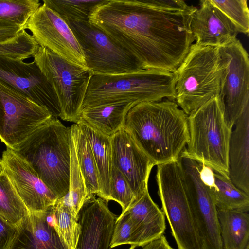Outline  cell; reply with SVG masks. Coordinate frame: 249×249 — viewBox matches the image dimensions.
Returning <instances> with one entry per match:
<instances>
[{
	"label": "cell",
	"instance_id": "1",
	"mask_svg": "<svg viewBox=\"0 0 249 249\" xmlns=\"http://www.w3.org/2000/svg\"><path fill=\"white\" fill-rule=\"evenodd\" d=\"M196 9L167 10L150 0H107L89 21L131 54L142 69L173 72L195 41L191 22Z\"/></svg>",
	"mask_w": 249,
	"mask_h": 249
},
{
	"label": "cell",
	"instance_id": "2",
	"mask_svg": "<svg viewBox=\"0 0 249 249\" xmlns=\"http://www.w3.org/2000/svg\"><path fill=\"white\" fill-rule=\"evenodd\" d=\"M124 129L155 165L178 160L189 139L188 115L169 99L135 105Z\"/></svg>",
	"mask_w": 249,
	"mask_h": 249
},
{
	"label": "cell",
	"instance_id": "3",
	"mask_svg": "<svg viewBox=\"0 0 249 249\" xmlns=\"http://www.w3.org/2000/svg\"><path fill=\"white\" fill-rule=\"evenodd\" d=\"M12 150V149H11ZM25 160L58 199L69 190V127L52 116L12 150Z\"/></svg>",
	"mask_w": 249,
	"mask_h": 249
},
{
	"label": "cell",
	"instance_id": "4",
	"mask_svg": "<svg viewBox=\"0 0 249 249\" xmlns=\"http://www.w3.org/2000/svg\"><path fill=\"white\" fill-rule=\"evenodd\" d=\"M175 83V72L141 70L113 74L92 73L83 108L124 101L174 100Z\"/></svg>",
	"mask_w": 249,
	"mask_h": 249
},
{
	"label": "cell",
	"instance_id": "5",
	"mask_svg": "<svg viewBox=\"0 0 249 249\" xmlns=\"http://www.w3.org/2000/svg\"><path fill=\"white\" fill-rule=\"evenodd\" d=\"M227 68L219 48L192 45L175 71L176 103L187 115L219 95Z\"/></svg>",
	"mask_w": 249,
	"mask_h": 249
},
{
	"label": "cell",
	"instance_id": "6",
	"mask_svg": "<svg viewBox=\"0 0 249 249\" xmlns=\"http://www.w3.org/2000/svg\"><path fill=\"white\" fill-rule=\"evenodd\" d=\"M189 139L180 157L229 177L228 151L232 128L227 124L219 95L188 115Z\"/></svg>",
	"mask_w": 249,
	"mask_h": 249
},
{
	"label": "cell",
	"instance_id": "7",
	"mask_svg": "<svg viewBox=\"0 0 249 249\" xmlns=\"http://www.w3.org/2000/svg\"><path fill=\"white\" fill-rule=\"evenodd\" d=\"M156 181L161 210L168 220L178 249H203L193 219L180 160L158 165Z\"/></svg>",
	"mask_w": 249,
	"mask_h": 249
},
{
	"label": "cell",
	"instance_id": "8",
	"mask_svg": "<svg viewBox=\"0 0 249 249\" xmlns=\"http://www.w3.org/2000/svg\"><path fill=\"white\" fill-rule=\"evenodd\" d=\"M33 60L52 86L61 111L60 118L77 124L92 73L40 46Z\"/></svg>",
	"mask_w": 249,
	"mask_h": 249
},
{
	"label": "cell",
	"instance_id": "9",
	"mask_svg": "<svg viewBox=\"0 0 249 249\" xmlns=\"http://www.w3.org/2000/svg\"><path fill=\"white\" fill-rule=\"evenodd\" d=\"M66 23L82 49L87 68L92 73L113 74L143 70L131 54L89 21Z\"/></svg>",
	"mask_w": 249,
	"mask_h": 249
},
{
	"label": "cell",
	"instance_id": "10",
	"mask_svg": "<svg viewBox=\"0 0 249 249\" xmlns=\"http://www.w3.org/2000/svg\"><path fill=\"white\" fill-rule=\"evenodd\" d=\"M45 107L0 80V140L12 150L52 117Z\"/></svg>",
	"mask_w": 249,
	"mask_h": 249
},
{
	"label": "cell",
	"instance_id": "11",
	"mask_svg": "<svg viewBox=\"0 0 249 249\" xmlns=\"http://www.w3.org/2000/svg\"><path fill=\"white\" fill-rule=\"evenodd\" d=\"M190 208L203 249H222L217 208L210 188L200 180V163L180 157Z\"/></svg>",
	"mask_w": 249,
	"mask_h": 249
},
{
	"label": "cell",
	"instance_id": "12",
	"mask_svg": "<svg viewBox=\"0 0 249 249\" xmlns=\"http://www.w3.org/2000/svg\"><path fill=\"white\" fill-rule=\"evenodd\" d=\"M227 68L219 96L225 120L231 128L242 113L249 108V59L248 53L237 38L219 47Z\"/></svg>",
	"mask_w": 249,
	"mask_h": 249
},
{
	"label": "cell",
	"instance_id": "13",
	"mask_svg": "<svg viewBox=\"0 0 249 249\" xmlns=\"http://www.w3.org/2000/svg\"><path fill=\"white\" fill-rule=\"evenodd\" d=\"M40 46L45 47L69 62L88 69L82 49L68 24L44 4L24 26Z\"/></svg>",
	"mask_w": 249,
	"mask_h": 249
},
{
	"label": "cell",
	"instance_id": "14",
	"mask_svg": "<svg viewBox=\"0 0 249 249\" xmlns=\"http://www.w3.org/2000/svg\"><path fill=\"white\" fill-rule=\"evenodd\" d=\"M0 80L46 108L52 116L60 118L61 111L55 92L34 60L25 62L0 55Z\"/></svg>",
	"mask_w": 249,
	"mask_h": 249
},
{
	"label": "cell",
	"instance_id": "15",
	"mask_svg": "<svg viewBox=\"0 0 249 249\" xmlns=\"http://www.w3.org/2000/svg\"><path fill=\"white\" fill-rule=\"evenodd\" d=\"M0 162L29 213L45 212L58 200L31 165L11 149L2 152Z\"/></svg>",
	"mask_w": 249,
	"mask_h": 249
},
{
	"label": "cell",
	"instance_id": "16",
	"mask_svg": "<svg viewBox=\"0 0 249 249\" xmlns=\"http://www.w3.org/2000/svg\"><path fill=\"white\" fill-rule=\"evenodd\" d=\"M110 140L113 165L124 176L137 200L148 188L149 176L155 165L124 128Z\"/></svg>",
	"mask_w": 249,
	"mask_h": 249
},
{
	"label": "cell",
	"instance_id": "17",
	"mask_svg": "<svg viewBox=\"0 0 249 249\" xmlns=\"http://www.w3.org/2000/svg\"><path fill=\"white\" fill-rule=\"evenodd\" d=\"M78 216L81 231L75 249H108L117 217L107 202L93 196L85 202Z\"/></svg>",
	"mask_w": 249,
	"mask_h": 249
},
{
	"label": "cell",
	"instance_id": "18",
	"mask_svg": "<svg viewBox=\"0 0 249 249\" xmlns=\"http://www.w3.org/2000/svg\"><path fill=\"white\" fill-rule=\"evenodd\" d=\"M191 29L196 44L221 47L236 39L238 31L234 24L210 0L200 1L194 12Z\"/></svg>",
	"mask_w": 249,
	"mask_h": 249
},
{
	"label": "cell",
	"instance_id": "19",
	"mask_svg": "<svg viewBox=\"0 0 249 249\" xmlns=\"http://www.w3.org/2000/svg\"><path fill=\"white\" fill-rule=\"evenodd\" d=\"M51 207L43 212L29 213L21 220L10 249H67L53 226Z\"/></svg>",
	"mask_w": 249,
	"mask_h": 249
},
{
	"label": "cell",
	"instance_id": "20",
	"mask_svg": "<svg viewBox=\"0 0 249 249\" xmlns=\"http://www.w3.org/2000/svg\"><path fill=\"white\" fill-rule=\"evenodd\" d=\"M126 212L130 217L133 227L131 246L142 247L164 235L165 216L151 198L148 188Z\"/></svg>",
	"mask_w": 249,
	"mask_h": 249
},
{
	"label": "cell",
	"instance_id": "21",
	"mask_svg": "<svg viewBox=\"0 0 249 249\" xmlns=\"http://www.w3.org/2000/svg\"><path fill=\"white\" fill-rule=\"evenodd\" d=\"M233 127L228 151L229 177L238 189L249 195V108Z\"/></svg>",
	"mask_w": 249,
	"mask_h": 249
},
{
	"label": "cell",
	"instance_id": "22",
	"mask_svg": "<svg viewBox=\"0 0 249 249\" xmlns=\"http://www.w3.org/2000/svg\"><path fill=\"white\" fill-rule=\"evenodd\" d=\"M137 104L132 101H124L84 108L80 120L111 137L124 128L128 112Z\"/></svg>",
	"mask_w": 249,
	"mask_h": 249
},
{
	"label": "cell",
	"instance_id": "23",
	"mask_svg": "<svg viewBox=\"0 0 249 249\" xmlns=\"http://www.w3.org/2000/svg\"><path fill=\"white\" fill-rule=\"evenodd\" d=\"M90 144L99 179L98 196L108 202L113 166L110 137L107 136L80 120L77 123Z\"/></svg>",
	"mask_w": 249,
	"mask_h": 249
},
{
	"label": "cell",
	"instance_id": "24",
	"mask_svg": "<svg viewBox=\"0 0 249 249\" xmlns=\"http://www.w3.org/2000/svg\"><path fill=\"white\" fill-rule=\"evenodd\" d=\"M222 249H246L249 247L248 212L217 209Z\"/></svg>",
	"mask_w": 249,
	"mask_h": 249
},
{
	"label": "cell",
	"instance_id": "25",
	"mask_svg": "<svg viewBox=\"0 0 249 249\" xmlns=\"http://www.w3.org/2000/svg\"><path fill=\"white\" fill-rule=\"evenodd\" d=\"M53 226L67 249H75L81 231L79 216L73 215L66 196L50 209Z\"/></svg>",
	"mask_w": 249,
	"mask_h": 249
},
{
	"label": "cell",
	"instance_id": "26",
	"mask_svg": "<svg viewBox=\"0 0 249 249\" xmlns=\"http://www.w3.org/2000/svg\"><path fill=\"white\" fill-rule=\"evenodd\" d=\"M69 190L66 196L72 213L74 216L78 217L79 211L85 202L90 198L88 195L85 180L77 159L75 134L72 125L69 127Z\"/></svg>",
	"mask_w": 249,
	"mask_h": 249
},
{
	"label": "cell",
	"instance_id": "27",
	"mask_svg": "<svg viewBox=\"0 0 249 249\" xmlns=\"http://www.w3.org/2000/svg\"><path fill=\"white\" fill-rule=\"evenodd\" d=\"M214 173L215 186L210 189L217 208L248 212L249 195L238 189L229 178L215 171Z\"/></svg>",
	"mask_w": 249,
	"mask_h": 249
},
{
	"label": "cell",
	"instance_id": "28",
	"mask_svg": "<svg viewBox=\"0 0 249 249\" xmlns=\"http://www.w3.org/2000/svg\"><path fill=\"white\" fill-rule=\"evenodd\" d=\"M75 134L76 149L79 165L85 182L88 196L99 193L98 173L89 141L77 124H72Z\"/></svg>",
	"mask_w": 249,
	"mask_h": 249
},
{
	"label": "cell",
	"instance_id": "29",
	"mask_svg": "<svg viewBox=\"0 0 249 249\" xmlns=\"http://www.w3.org/2000/svg\"><path fill=\"white\" fill-rule=\"evenodd\" d=\"M29 213L7 175L0 173V215L18 225Z\"/></svg>",
	"mask_w": 249,
	"mask_h": 249
},
{
	"label": "cell",
	"instance_id": "30",
	"mask_svg": "<svg viewBox=\"0 0 249 249\" xmlns=\"http://www.w3.org/2000/svg\"><path fill=\"white\" fill-rule=\"evenodd\" d=\"M107 0H43V4L55 12L66 22L89 21L95 9Z\"/></svg>",
	"mask_w": 249,
	"mask_h": 249
},
{
	"label": "cell",
	"instance_id": "31",
	"mask_svg": "<svg viewBox=\"0 0 249 249\" xmlns=\"http://www.w3.org/2000/svg\"><path fill=\"white\" fill-rule=\"evenodd\" d=\"M41 5L39 0H0V20L15 23L24 28L30 18Z\"/></svg>",
	"mask_w": 249,
	"mask_h": 249
},
{
	"label": "cell",
	"instance_id": "32",
	"mask_svg": "<svg viewBox=\"0 0 249 249\" xmlns=\"http://www.w3.org/2000/svg\"><path fill=\"white\" fill-rule=\"evenodd\" d=\"M40 46L26 30L14 39L0 43V55L24 60L33 57Z\"/></svg>",
	"mask_w": 249,
	"mask_h": 249
},
{
	"label": "cell",
	"instance_id": "33",
	"mask_svg": "<svg viewBox=\"0 0 249 249\" xmlns=\"http://www.w3.org/2000/svg\"><path fill=\"white\" fill-rule=\"evenodd\" d=\"M234 24L239 33L248 35L249 11L247 0H210Z\"/></svg>",
	"mask_w": 249,
	"mask_h": 249
},
{
	"label": "cell",
	"instance_id": "34",
	"mask_svg": "<svg viewBox=\"0 0 249 249\" xmlns=\"http://www.w3.org/2000/svg\"><path fill=\"white\" fill-rule=\"evenodd\" d=\"M113 200L122 208L121 214L126 212L136 200V197L128 183L122 174L112 166L110 180L109 195L108 201Z\"/></svg>",
	"mask_w": 249,
	"mask_h": 249
},
{
	"label": "cell",
	"instance_id": "35",
	"mask_svg": "<svg viewBox=\"0 0 249 249\" xmlns=\"http://www.w3.org/2000/svg\"><path fill=\"white\" fill-rule=\"evenodd\" d=\"M133 227L130 217L127 212L117 218L114 226L110 248L124 245H131Z\"/></svg>",
	"mask_w": 249,
	"mask_h": 249
},
{
	"label": "cell",
	"instance_id": "36",
	"mask_svg": "<svg viewBox=\"0 0 249 249\" xmlns=\"http://www.w3.org/2000/svg\"><path fill=\"white\" fill-rule=\"evenodd\" d=\"M18 232V226L0 215V249H10Z\"/></svg>",
	"mask_w": 249,
	"mask_h": 249
},
{
	"label": "cell",
	"instance_id": "37",
	"mask_svg": "<svg viewBox=\"0 0 249 249\" xmlns=\"http://www.w3.org/2000/svg\"><path fill=\"white\" fill-rule=\"evenodd\" d=\"M23 30L18 24L0 20V43L14 39Z\"/></svg>",
	"mask_w": 249,
	"mask_h": 249
},
{
	"label": "cell",
	"instance_id": "38",
	"mask_svg": "<svg viewBox=\"0 0 249 249\" xmlns=\"http://www.w3.org/2000/svg\"><path fill=\"white\" fill-rule=\"evenodd\" d=\"M199 175L200 180L206 186L209 188L215 186L214 171L210 167L201 163Z\"/></svg>",
	"mask_w": 249,
	"mask_h": 249
},
{
	"label": "cell",
	"instance_id": "39",
	"mask_svg": "<svg viewBox=\"0 0 249 249\" xmlns=\"http://www.w3.org/2000/svg\"><path fill=\"white\" fill-rule=\"evenodd\" d=\"M142 249H174L169 244L165 236L163 235L142 247Z\"/></svg>",
	"mask_w": 249,
	"mask_h": 249
},
{
	"label": "cell",
	"instance_id": "40",
	"mask_svg": "<svg viewBox=\"0 0 249 249\" xmlns=\"http://www.w3.org/2000/svg\"><path fill=\"white\" fill-rule=\"evenodd\" d=\"M135 247L134 246H131V247L128 249H135Z\"/></svg>",
	"mask_w": 249,
	"mask_h": 249
},
{
	"label": "cell",
	"instance_id": "41",
	"mask_svg": "<svg viewBox=\"0 0 249 249\" xmlns=\"http://www.w3.org/2000/svg\"><path fill=\"white\" fill-rule=\"evenodd\" d=\"M2 171V168H1V164H0V173Z\"/></svg>",
	"mask_w": 249,
	"mask_h": 249
},
{
	"label": "cell",
	"instance_id": "42",
	"mask_svg": "<svg viewBox=\"0 0 249 249\" xmlns=\"http://www.w3.org/2000/svg\"><path fill=\"white\" fill-rule=\"evenodd\" d=\"M246 249H249V247H248Z\"/></svg>",
	"mask_w": 249,
	"mask_h": 249
}]
</instances>
